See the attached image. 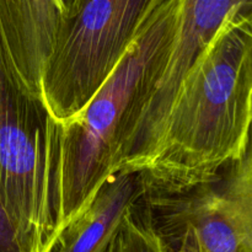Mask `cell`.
Masks as SVG:
<instances>
[{
    "label": "cell",
    "mask_w": 252,
    "mask_h": 252,
    "mask_svg": "<svg viewBox=\"0 0 252 252\" xmlns=\"http://www.w3.org/2000/svg\"><path fill=\"white\" fill-rule=\"evenodd\" d=\"M252 123V9L223 22L180 84L153 157L143 196L186 194L218 179L245 147Z\"/></svg>",
    "instance_id": "6da1fadb"
},
{
    "label": "cell",
    "mask_w": 252,
    "mask_h": 252,
    "mask_svg": "<svg viewBox=\"0 0 252 252\" xmlns=\"http://www.w3.org/2000/svg\"><path fill=\"white\" fill-rule=\"evenodd\" d=\"M184 1L160 0L90 102L64 125L53 121L48 169L52 249L117 172L126 139L179 32Z\"/></svg>",
    "instance_id": "7a4b0ae2"
},
{
    "label": "cell",
    "mask_w": 252,
    "mask_h": 252,
    "mask_svg": "<svg viewBox=\"0 0 252 252\" xmlns=\"http://www.w3.org/2000/svg\"><path fill=\"white\" fill-rule=\"evenodd\" d=\"M53 120L16 70L0 29V198L32 252H51L48 203Z\"/></svg>",
    "instance_id": "3957f363"
},
{
    "label": "cell",
    "mask_w": 252,
    "mask_h": 252,
    "mask_svg": "<svg viewBox=\"0 0 252 252\" xmlns=\"http://www.w3.org/2000/svg\"><path fill=\"white\" fill-rule=\"evenodd\" d=\"M159 1L78 0L42 76V101L57 125L69 122L90 102Z\"/></svg>",
    "instance_id": "277c9868"
},
{
    "label": "cell",
    "mask_w": 252,
    "mask_h": 252,
    "mask_svg": "<svg viewBox=\"0 0 252 252\" xmlns=\"http://www.w3.org/2000/svg\"><path fill=\"white\" fill-rule=\"evenodd\" d=\"M64 19L59 0H0L5 43L25 85L39 100L42 76Z\"/></svg>",
    "instance_id": "5b68a950"
},
{
    "label": "cell",
    "mask_w": 252,
    "mask_h": 252,
    "mask_svg": "<svg viewBox=\"0 0 252 252\" xmlns=\"http://www.w3.org/2000/svg\"><path fill=\"white\" fill-rule=\"evenodd\" d=\"M143 197L138 174L118 171L93 206L63 231L51 252H107L126 212Z\"/></svg>",
    "instance_id": "8992f818"
},
{
    "label": "cell",
    "mask_w": 252,
    "mask_h": 252,
    "mask_svg": "<svg viewBox=\"0 0 252 252\" xmlns=\"http://www.w3.org/2000/svg\"><path fill=\"white\" fill-rule=\"evenodd\" d=\"M212 185L221 224L217 252H252V123L241 154Z\"/></svg>",
    "instance_id": "52a82bcc"
},
{
    "label": "cell",
    "mask_w": 252,
    "mask_h": 252,
    "mask_svg": "<svg viewBox=\"0 0 252 252\" xmlns=\"http://www.w3.org/2000/svg\"><path fill=\"white\" fill-rule=\"evenodd\" d=\"M112 252H172L152 218L140 214L135 204L126 212L112 243Z\"/></svg>",
    "instance_id": "ba28073f"
},
{
    "label": "cell",
    "mask_w": 252,
    "mask_h": 252,
    "mask_svg": "<svg viewBox=\"0 0 252 252\" xmlns=\"http://www.w3.org/2000/svg\"><path fill=\"white\" fill-rule=\"evenodd\" d=\"M0 252H32L0 198Z\"/></svg>",
    "instance_id": "9c48e42d"
},
{
    "label": "cell",
    "mask_w": 252,
    "mask_h": 252,
    "mask_svg": "<svg viewBox=\"0 0 252 252\" xmlns=\"http://www.w3.org/2000/svg\"><path fill=\"white\" fill-rule=\"evenodd\" d=\"M174 235H177L179 246L176 251L171 250L172 252H204L189 230H181Z\"/></svg>",
    "instance_id": "30bf717a"
},
{
    "label": "cell",
    "mask_w": 252,
    "mask_h": 252,
    "mask_svg": "<svg viewBox=\"0 0 252 252\" xmlns=\"http://www.w3.org/2000/svg\"><path fill=\"white\" fill-rule=\"evenodd\" d=\"M59 2H61V6L64 12V16L68 17L69 15L74 11V9H75L76 4H78V0H59Z\"/></svg>",
    "instance_id": "8fae6325"
},
{
    "label": "cell",
    "mask_w": 252,
    "mask_h": 252,
    "mask_svg": "<svg viewBox=\"0 0 252 252\" xmlns=\"http://www.w3.org/2000/svg\"><path fill=\"white\" fill-rule=\"evenodd\" d=\"M112 243H113V241H112ZM107 252H112V244H111V246H110V248H108Z\"/></svg>",
    "instance_id": "7c38bea8"
}]
</instances>
